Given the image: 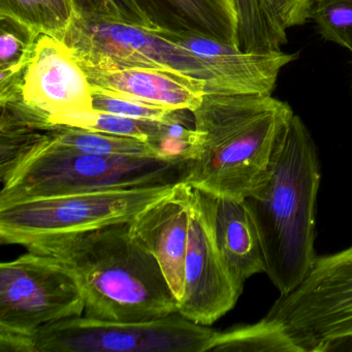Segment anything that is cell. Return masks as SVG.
<instances>
[{
	"label": "cell",
	"instance_id": "cell-17",
	"mask_svg": "<svg viewBox=\"0 0 352 352\" xmlns=\"http://www.w3.org/2000/svg\"><path fill=\"white\" fill-rule=\"evenodd\" d=\"M46 137L61 147L92 155L162 158L147 142L78 127L55 125L47 129Z\"/></svg>",
	"mask_w": 352,
	"mask_h": 352
},
{
	"label": "cell",
	"instance_id": "cell-13",
	"mask_svg": "<svg viewBox=\"0 0 352 352\" xmlns=\"http://www.w3.org/2000/svg\"><path fill=\"white\" fill-rule=\"evenodd\" d=\"M192 193L193 187L181 181L129 222L133 238L155 257L178 300L184 288Z\"/></svg>",
	"mask_w": 352,
	"mask_h": 352
},
{
	"label": "cell",
	"instance_id": "cell-15",
	"mask_svg": "<svg viewBox=\"0 0 352 352\" xmlns=\"http://www.w3.org/2000/svg\"><path fill=\"white\" fill-rule=\"evenodd\" d=\"M222 259L241 292L249 278L265 273V256L254 220L245 199L199 190Z\"/></svg>",
	"mask_w": 352,
	"mask_h": 352
},
{
	"label": "cell",
	"instance_id": "cell-25",
	"mask_svg": "<svg viewBox=\"0 0 352 352\" xmlns=\"http://www.w3.org/2000/svg\"><path fill=\"white\" fill-rule=\"evenodd\" d=\"M314 352H352V333L327 340Z\"/></svg>",
	"mask_w": 352,
	"mask_h": 352
},
{
	"label": "cell",
	"instance_id": "cell-7",
	"mask_svg": "<svg viewBox=\"0 0 352 352\" xmlns=\"http://www.w3.org/2000/svg\"><path fill=\"white\" fill-rule=\"evenodd\" d=\"M61 41L82 67L146 69L201 80L207 92L209 76L195 54L157 32L109 21L76 9Z\"/></svg>",
	"mask_w": 352,
	"mask_h": 352
},
{
	"label": "cell",
	"instance_id": "cell-19",
	"mask_svg": "<svg viewBox=\"0 0 352 352\" xmlns=\"http://www.w3.org/2000/svg\"><path fill=\"white\" fill-rule=\"evenodd\" d=\"M76 9L100 19L121 22L149 32L174 28L166 23L162 0H74Z\"/></svg>",
	"mask_w": 352,
	"mask_h": 352
},
{
	"label": "cell",
	"instance_id": "cell-6",
	"mask_svg": "<svg viewBox=\"0 0 352 352\" xmlns=\"http://www.w3.org/2000/svg\"><path fill=\"white\" fill-rule=\"evenodd\" d=\"M216 331L177 312L147 321L82 316L47 325L30 338L32 352H207Z\"/></svg>",
	"mask_w": 352,
	"mask_h": 352
},
{
	"label": "cell",
	"instance_id": "cell-16",
	"mask_svg": "<svg viewBox=\"0 0 352 352\" xmlns=\"http://www.w3.org/2000/svg\"><path fill=\"white\" fill-rule=\"evenodd\" d=\"M180 28L239 46V18L234 0H162Z\"/></svg>",
	"mask_w": 352,
	"mask_h": 352
},
{
	"label": "cell",
	"instance_id": "cell-9",
	"mask_svg": "<svg viewBox=\"0 0 352 352\" xmlns=\"http://www.w3.org/2000/svg\"><path fill=\"white\" fill-rule=\"evenodd\" d=\"M85 313L77 281L52 257L28 251L0 265V333L32 338Z\"/></svg>",
	"mask_w": 352,
	"mask_h": 352
},
{
	"label": "cell",
	"instance_id": "cell-2",
	"mask_svg": "<svg viewBox=\"0 0 352 352\" xmlns=\"http://www.w3.org/2000/svg\"><path fill=\"white\" fill-rule=\"evenodd\" d=\"M25 248L52 257L73 275L85 316L147 321L178 312L179 300L160 263L133 238L129 222L40 239Z\"/></svg>",
	"mask_w": 352,
	"mask_h": 352
},
{
	"label": "cell",
	"instance_id": "cell-23",
	"mask_svg": "<svg viewBox=\"0 0 352 352\" xmlns=\"http://www.w3.org/2000/svg\"><path fill=\"white\" fill-rule=\"evenodd\" d=\"M92 96H94L92 104H94V111L129 117V118L164 121L175 112V111L143 104L129 98L109 96L102 92L92 91Z\"/></svg>",
	"mask_w": 352,
	"mask_h": 352
},
{
	"label": "cell",
	"instance_id": "cell-24",
	"mask_svg": "<svg viewBox=\"0 0 352 352\" xmlns=\"http://www.w3.org/2000/svg\"><path fill=\"white\" fill-rule=\"evenodd\" d=\"M267 3L280 25L287 30L311 19L314 0H267Z\"/></svg>",
	"mask_w": 352,
	"mask_h": 352
},
{
	"label": "cell",
	"instance_id": "cell-21",
	"mask_svg": "<svg viewBox=\"0 0 352 352\" xmlns=\"http://www.w3.org/2000/svg\"><path fill=\"white\" fill-rule=\"evenodd\" d=\"M311 19L325 40L352 53V0H314Z\"/></svg>",
	"mask_w": 352,
	"mask_h": 352
},
{
	"label": "cell",
	"instance_id": "cell-10",
	"mask_svg": "<svg viewBox=\"0 0 352 352\" xmlns=\"http://www.w3.org/2000/svg\"><path fill=\"white\" fill-rule=\"evenodd\" d=\"M18 98L48 125L84 129L94 112L89 80L63 41L42 34L22 74Z\"/></svg>",
	"mask_w": 352,
	"mask_h": 352
},
{
	"label": "cell",
	"instance_id": "cell-8",
	"mask_svg": "<svg viewBox=\"0 0 352 352\" xmlns=\"http://www.w3.org/2000/svg\"><path fill=\"white\" fill-rule=\"evenodd\" d=\"M265 317L279 323L302 352L352 333V245L317 256L304 281L280 296Z\"/></svg>",
	"mask_w": 352,
	"mask_h": 352
},
{
	"label": "cell",
	"instance_id": "cell-26",
	"mask_svg": "<svg viewBox=\"0 0 352 352\" xmlns=\"http://www.w3.org/2000/svg\"><path fill=\"white\" fill-rule=\"evenodd\" d=\"M51 3L67 28L75 13L76 5L74 0H51Z\"/></svg>",
	"mask_w": 352,
	"mask_h": 352
},
{
	"label": "cell",
	"instance_id": "cell-3",
	"mask_svg": "<svg viewBox=\"0 0 352 352\" xmlns=\"http://www.w3.org/2000/svg\"><path fill=\"white\" fill-rule=\"evenodd\" d=\"M321 170L316 145L294 114L271 177L245 199L265 256V273L280 296L298 287L318 255L315 221Z\"/></svg>",
	"mask_w": 352,
	"mask_h": 352
},
{
	"label": "cell",
	"instance_id": "cell-18",
	"mask_svg": "<svg viewBox=\"0 0 352 352\" xmlns=\"http://www.w3.org/2000/svg\"><path fill=\"white\" fill-rule=\"evenodd\" d=\"M207 351L302 352L279 323L267 317L253 324L215 331Z\"/></svg>",
	"mask_w": 352,
	"mask_h": 352
},
{
	"label": "cell",
	"instance_id": "cell-4",
	"mask_svg": "<svg viewBox=\"0 0 352 352\" xmlns=\"http://www.w3.org/2000/svg\"><path fill=\"white\" fill-rule=\"evenodd\" d=\"M34 129L0 151V205L65 193L160 186L184 180L189 162L73 151Z\"/></svg>",
	"mask_w": 352,
	"mask_h": 352
},
{
	"label": "cell",
	"instance_id": "cell-22",
	"mask_svg": "<svg viewBox=\"0 0 352 352\" xmlns=\"http://www.w3.org/2000/svg\"><path fill=\"white\" fill-rule=\"evenodd\" d=\"M162 124V121L129 118L94 111L83 129L119 137L133 138L147 142L152 146L160 135Z\"/></svg>",
	"mask_w": 352,
	"mask_h": 352
},
{
	"label": "cell",
	"instance_id": "cell-5",
	"mask_svg": "<svg viewBox=\"0 0 352 352\" xmlns=\"http://www.w3.org/2000/svg\"><path fill=\"white\" fill-rule=\"evenodd\" d=\"M174 185L102 189L3 204L0 242L25 247L48 236L131 222L146 207L166 197Z\"/></svg>",
	"mask_w": 352,
	"mask_h": 352
},
{
	"label": "cell",
	"instance_id": "cell-14",
	"mask_svg": "<svg viewBox=\"0 0 352 352\" xmlns=\"http://www.w3.org/2000/svg\"><path fill=\"white\" fill-rule=\"evenodd\" d=\"M83 69L92 91L166 110L195 112L206 96L205 82L179 74L146 69Z\"/></svg>",
	"mask_w": 352,
	"mask_h": 352
},
{
	"label": "cell",
	"instance_id": "cell-12",
	"mask_svg": "<svg viewBox=\"0 0 352 352\" xmlns=\"http://www.w3.org/2000/svg\"><path fill=\"white\" fill-rule=\"evenodd\" d=\"M162 36L190 51L209 76L206 94H272L280 72L298 58L283 51L247 52L187 28H168Z\"/></svg>",
	"mask_w": 352,
	"mask_h": 352
},
{
	"label": "cell",
	"instance_id": "cell-11",
	"mask_svg": "<svg viewBox=\"0 0 352 352\" xmlns=\"http://www.w3.org/2000/svg\"><path fill=\"white\" fill-rule=\"evenodd\" d=\"M241 294L218 250L199 192L193 188L184 288L178 312L210 327L236 306Z\"/></svg>",
	"mask_w": 352,
	"mask_h": 352
},
{
	"label": "cell",
	"instance_id": "cell-20",
	"mask_svg": "<svg viewBox=\"0 0 352 352\" xmlns=\"http://www.w3.org/2000/svg\"><path fill=\"white\" fill-rule=\"evenodd\" d=\"M1 17L19 22L36 36L50 34L61 40L67 30L51 0H1Z\"/></svg>",
	"mask_w": 352,
	"mask_h": 352
},
{
	"label": "cell",
	"instance_id": "cell-1",
	"mask_svg": "<svg viewBox=\"0 0 352 352\" xmlns=\"http://www.w3.org/2000/svg\"><path fill=\"white\" fill-rule=\"evenodd\" d=\"M192 116L195 150L183 181L245 199L271 177L294 113L272 94H206Z\"/></svg>",
	"mask_w": 352,
	"mask_h": 352
}]
</instances>
